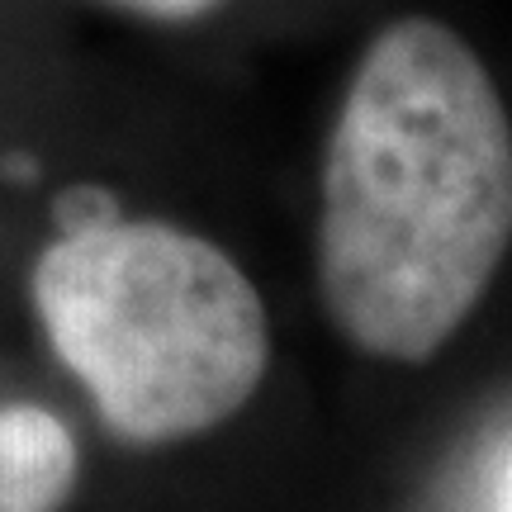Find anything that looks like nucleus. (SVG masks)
Returning a JSON list of instances; mask_svg holds the SVG:
<instances>
[{
	"label": "nucleus",
	"mask_w": 512,
	"mask_h": 512,
	"mask_svg": "<svg viewBox=\"0 0 512 512\" xmlns=\"http://www.w3.org/2000/svg\"><path fill=\"white\" fill-rule=\"evenodd\" d=\"M503 512H512V475H508V494H503Z\"/></svg>",
	"instance_id": "6"
},
{
	"label": "nucleus",
	"mask_w": 512,
	"mask_h": 512,
	"mask_svg": "<svg viewBox=\"0 0 512 512\" xmlns=\"http://www.w3.org/2000/svg\"><path fill=\"white\" fill-rule=\"evenodd\" d=\"M119 219V204H114L110 190L100 185H72L62 200H57V228L62 233H91V228H105V223Z\"/></svg>",
	"instance_id": "4"
},
{
	"label": "nucleus",
	"mask_w": 512,
	"mask_h": 512,
	"mask_svg": "<svg viewBox=\"0 0 512 512\" xmlns=\"http://www.w3.org/2000/svg\"><path fill=\"white\" fill-rule=\"evenodd\" d=\"M512 242V124L441 19L384 24L328 138L318 285L351 347L418 366L475 313Z\"/></svg>",
	"instance_id": "1"
},
{
	"label": "nucleus",
	"mask_w": 512,
	"mask_h": 512,
	"mask_svg": "<svg viewBox=\"0 0 512 512\" xmlns=\"http://www.w3.org/2000/svg\"><path fill=\"white\" fill-rule=\"evenodd\" d=\"M34 309L110 432L143 446L233 418L271 361L256 285L171 223L57 233L34 266Z\"/></svg>",
	"instance_id": "2"
},
{
	"label": "nucleus",
	"mask_w": 512,
	"mask_h": 512,
	"mask_svg": "<svg viewBox=\"0 0 512 512\" xmlns=\"http://www.w3.org/2000/svg\"><path fill=\"white\" fill-rule=\"evenodd\" d=\"M110 5L133 10V15H147V19H200L214 5H223V0H110Z\"/></svg>",
	"instance_id": "5"
},
{
	"label": "nucleus",
	"mask_w": 512,
	"mask_h": 512,
	"mask_svg": "<svg viewBox=\"0 0 512 512\" xmlns=\"http://www.w3.org/2000/svg\"><path fill=\"white\" fill-rule=\"evenodd\" d=\"M76 484V441L38 403L0 408V512H57Z\"/></svg>",
	"instance_id": "3"
}]
</instances>
